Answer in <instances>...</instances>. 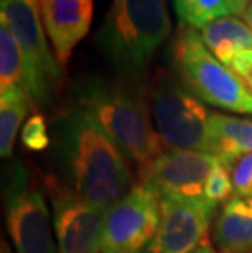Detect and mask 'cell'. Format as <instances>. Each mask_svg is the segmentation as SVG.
Listing matches in <instances>:
<instances>
[{
    "mask_svg": "<svg viewBox=\"0 0 252 253\" xmlns=\"http://www.w3.org/2000/svg\"><path fill=\"white\" fill-rule=\"evenodd\" d=\"M51 159L57 178L94 208L108 211L135 185L126 155L76 103L52 120Z\"/></svg>",
    "mask_w": 252,
    "mask_h": 253,
    "instance_id": "obj_1",
    "label": "cell"
},
{
    "mask_svg": "<svg viewBox=\"0 0 252 253\" xmlns=\"http://www.w3.org/2000/svg\"><path fill=\"white\" fill-rule=\"evenodd\" d=\"M74 100L128 160L144 167L164 152L154 127L146 82H133L118 75L113 79L94 75L76 85Z\"/></svg>",
    "mask_w": 252,
    "mask_h": 253,
    "instance_id": "obj_2",
    "label": "cell"
},
{
    "mask_svg": "<svg viewBox=\"0 0 252 253\" xmlns=\"http://www.w3.org/2000/svg\"><path fill=\"white\" fill-rule=\"evenodd\" d=\"M170 31L165 0H113L94 41L118 77L146 82L149 64Z\"/></svg>",
    "mask_w": 252,
    "mask_h": 253,
    "instance_id": "obj_3",
    "label": "cell"
},
{
    "mask_svg": "<svg viewBox=\"0 0 252 253\" xmlns=\"http://www.w3.org/2000/svg\"><path fill=\"white\" fill-rule=\"evenodd\" d=\"M148 98L154 127L164 147L211 154V113L172 66L152 74L148 82Z\"/></svg>",
    "mask_w": 252,
    "mask_h": 253,
    "instance_id": "obj_4",
    "label": "cell"
},
{
    "mask_svg": "<svg viewBox=\"0 0 252 253\" xmlns=\"http://www.w3.org/2000/svg\"><path fill=\"white\" fill-rule=\"evenodd\" d=\"M170 66L203 103L252 116V91L208 51L198 30L179 26L170 46Z\"/></svg>",
    "mask_w": 252,
    "mask_h": 253,
    "instance_id": "obj_5",
    "label": "cell"
},
{
    "mask_svg": "<svg viewBox=\"0 0 252 253\" xmlns=\"http://www.w3.org/2000/svg\"><path fill=\"white\" fill-rule=\"evenodd\" d=\"M0 17L7 20L21 51L25 87L33 105H50L61 88L64 69L48 46L40 0H2Z\"/></svg>",
    "mask_w": 252,
    "mask_h": 253,
    "instance_id": "obj_6",
    "label": "cell"
},
{
    "mask_svg": "<svg viewBox=\"0 0 252 253\" xmlns=\"http://www.w3.org/2000/svg\"><path fill=\"white\" fill-rule=\"evenodd\" d=\"M2 185L7 230L17 253H57L46 198L20 160H8Z\"/></svg>",
    "mask_w": 252,
    "mask_h": 253,
    "instance_id": "obj_7",
    "label": "cell"
},
{
    "mask_svg": "<svg viewBox=\"0 0 252 253\" xmlns=\"http://www.w3.org/2000/svg\"><path fill=\"white\" fill-rule=\"evenodd\" d=\"M160 222L159 196L143 183H135L106 211L101 253H144Z\"/></svg>",
    "mask_w": 252,
    "mask_h": 253,
    "instance_id": "obj_8",
    "label": "cell"
},
{
    "mask_svg": "<svg viewBox=\"0 0 252 253\" xmlns=\"http://www.w3.org/2000/svg\"><path fill=\"white\" fill-rule=\"evenodd\" d=\"M43 183L52 206L57 253H101L106 209L84 203L54 173H45Z\"/></svg>",
    "mask_w": 252,
    "mask_h": 253,
    "instance_id": "obj_9",
    "label": "cell"
},
{
    "mask_svg": "<svg viewBox=\"0 0 252 253\" xmlns=\"http://www.w3.org/2000/svg\"><path fill=\"white\" fill-rule=\"evenodd\" d=\"M159 206V229L148 253H194L208 245L218 204L205 196H162Z\"/></svg>",
    "mask_w": 252,
    "mask_h": 253,
    "instance_id": "obj_10",
    "label": "cell"
},
{
    "mask_svg": "<svg viewBox=\"0 0 252 253\" xmlns=\"http://www.w3.org/2000/svg\"><path fill=\"white\" fill-rule=\"evenodd\" d=\"M219 159L197 150H164L151 164L139 167V183L162 196H203L208 175Z\"/></svg>",
    "mask_w": 252,
    "mask_h": 253,
    "instance_id": "obj_11",
    "label": "cell"
},
{
    "mask_svg": "<svg viewBox=\"0 0 252 253\" xmlns=\"http://www.w3.org/2000/svg\"><path fill=\"white\" fill-rule=\"evenodd\" d=\"M40 13L52 52L66 71L76 46L92 26L94 0H40Z\"/></svg>",
    "mask_w": 252,
    "mask_h": 253,
    "instance_id": "obj_12",
    "label": "cell"
},
{
    "mask_svg": "<svg viewBox=\"0 0 252 253\" xmlns=\"http://www.w3.org/2000/svg\"><path fill=\"white\" fill-rule=\"evenodd\" d=\"M213 242L218 253H252V211L246 199L233 196L214 222Z\"/></svg>",
    "mask_w": 252,
    "mask_h": 253,
    "instance_id": "obj_13",
    "label": "cell"
},
{
    "mask_svg": "<svg viewBox=\"0 0 252 253\" xmlns=\"http://www.w3.org/2000/svg\"><path fill=\"white\" fill-rule=\"evenodd\" d=\"M210 134L211 154L229 169L243 155L252 154V120L211 113Z\"/></svg>",
    "mask_w": 252,
    "mask_h": 253,
    "instance_id": "obj_14",
    "label": "cell"
},
{
    "mask_svg": "<svg viewBox=\"0 0 252 253\" xmlns=\"http://www.w3.org/2000/svg\"><path fill=\"white\" fill-rule=\"evenodd\" d=\"M198 33L208 51L226 67H231L239 52L252 51V28L236 17L214 20L198 30Z\"/></svg>",
    "mask_w": 252,
    "mask_h": 253,
    "instance_id": "obj_15",
    "label": "cell"
},
{
    "mask_svg": "<svg viewBox=\"0 0 252 253\" xmlns=\"http://www.w3.org/2000/svg\"><path fill=\"white\" fill-rule=\"evenodd\" d=\"M31 106L33 100L25 85L0 93V155L3 160L12 159L18 131Z\"/></svg>",
    "mask_w": 252,
    "mask_h": 253,
    "instance_id": "obj_16",
    "label": "cell"
},
{
    "mask_svg": "<svg viewBox=\"0 0 252 253\" xmlns=\"http://www.w3.org/2000/svg\"><path fill=\"white\" fill-rule=\"evenodd\" d=\"M25 85L21 51L7 20L0 17V93Z\"/></svg>",
    "mask_w": 252,
    "mask_h": 253,
    "instance_id": "obj_17",
    "label": "cell"
},
{
    "mask_svg": "<svg viewBox=\"0 0 252 253\" xmlns=\"http://www.w3.org/2000/svg\"><path fill=\"white\" fill-rule=\"evenodd\" d=\"M174 8L180 25L195 30L231 13L228 0H174Z\"/></svg>",
    "mask_w": 252,
    "mask_h": 253,
    "instance_id": "obj_18",
    "label": "cell"
},
{
    "mask_svg": "<svg viewBox=\"0 0 252 253\" xmlns=\"http://www.w3.org/2000/svg\"><path fill=\"white\" fill-rule=\"evenodd\" d=\"M203 196L214 204H226L234 196V185L231 169L224 164L218 162L216 167L208 175V180L203 188Z\"/></svg>",
    "mask_w": 252,
    "mask_h": 253,
    "instance_id": "obj_19",
    "label": "cell"
},
{
    "mask_svg": "<svg viewBox=\"0 0 252 253\" xmlns=\"http://www.w3.org/2000/svg\"><path fill=\"white\" fill-rule=\"evenodd\" d=\"M21 144L33 152H43L51 145V136L48 134L46 118L41 113H35L25 121L21 127Z\"/></svg>",
    "mask_w": 252,
    "mask_h": 253,
    "instance_id": "obj_20",
    "label": "cell"
},
{
    "mask_svg": "<svg viewBox=\"0 0 252 253\" xmlns=\"http://www.w3.org/2000/svg\"><path fill=\"white\" fill-rule=\"evenodd\" d=\"M234 196L246 198L252 186V154L243 155L231 169Z\"/></svg>",
    "mask_w": 252,
    "mask_h": 253,
    "instance_id": "obj_21",
    "label": "cell"
},
{
    "mask_svg": "<svg viewBox=\"0 0 252 253\" xmlns=\"http://www.w3.org/2000/svg\"><path fill=\"white\" fill-rule=\"evenodd\" d=\"M231 71L238 75L239 80L252 91V51H243L234 57Z\"/></svg>",
    "mask_w": 252,
    "mask_h": 253,
    "instance_id": "obj_22",
    "label": "cell"
},
{
    "mask_svg": "<svg viewBox=\"0 0 252 253\" xmlns=\"http://www.w3.org/2000/svg\"><path fill=\"white\" fill-rule=\"evenodd\" d=\"M228 3H229V8H231L233 15H241V17H243L248 7L252 3V0H228Z\"/></svg>",
    "mask_w": 252,
    "mask_h": 253,
    "instance_id": "obj_23",
    "label": "cell"
},
{
    "mask_svg": "<svg viewBox=\"0 0 252 253\" xmlns=\"http://www.w3.org/2000/svg\"><path fill=\"white\" fill-rule=\"evenodd\" d=\"M243 18H244V21L248 23L251 28H252V3L248 7V10L244 12V15H243Z\"/></svg>",
    "mask_w": 252,
    "mask_h": 253,
    "instance_id": "obj_24",
    "label": "cell"
},
{
    "mask_svg": "<svg viewBox=\"0 0 252 253\" xmlns=\"http://www.w3.org/2000/svg\"><path fill=\"white\" fill-rule=\"evenodd\" d=\"M194 253H216L213 249H211V245L208 244V245H203L202 249H198L197 252H194Z\"/></svg>",
    "mask_w": 252,
    "mask_h": 253,
    "instance_id": "obj_25",
    "label": "cell"
},
{
    "mask_svg": "<svg viewBox=\"0 0 252 253\" xmlns=\"http://www.w3.org/2000/svg\"><path fill=\"white\" fill-rule=\"evenodd\" d=\"M2 253H12V249H10V245L5 240L2 242Z\"/></svg>",
    "mask_w": 252,
    "mask_h": 253,
    "instance_id": "obj_26",
    "label": "cell"
},
{
    "mask_svg": "<svg viewBox=\"0 0 252 253\" xmlns=\"http://www.w3.org/2000/svg\"><path fill=\"white\" fill-rule=\"evenodd\" d=\"M144 253H148V252H144Z\"/></svg>",
    "mask_w": 252,
    "mask_h": 253,
    "instance_id": "obj_27",
    "label": "cell"
}]
</instances>
